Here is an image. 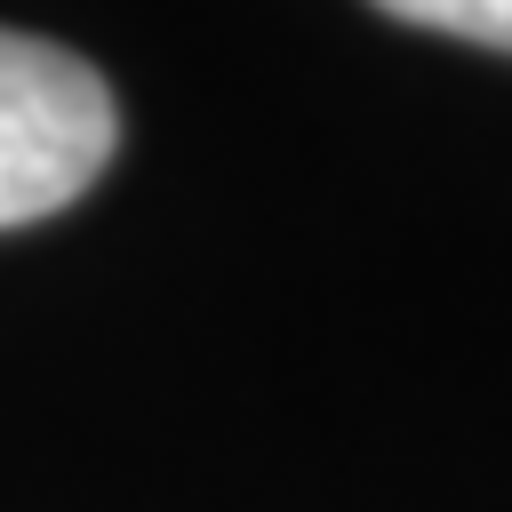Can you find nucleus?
I'll use <instances>...</instances> for the list:
<instances>
[{
    "label": "nucleus",
    "mask_w": 512,
    "mask_h": 512,
    "mask_svg": "<svg viewBox=\"0 0 512 512\" xmlns=\"http://www.w3.org/2000/svg\"><path fill=\"white\" fill-rule=\"evenodd\" d=\"M120 144V112L96 64L40 32L0 24V232L72 208Z\"/></svg>",
    "instance_id": "1"
},
{
    "label": "nucleus",
    "mask_w": 512,
    "mask_h": 512,
    "mask_svg": "<svg viewBox=\"0 0 512 512\" xmlns=\"http://www.w3.org/2000/svg\"><path fill=\"white\" fill-rule=\"evenodd\" d=\"M376 8L400 16V24H424V32H448V40L512 56V0H376Z\"/></svg>",
    "instance_id": "2"
}]
</instances>
